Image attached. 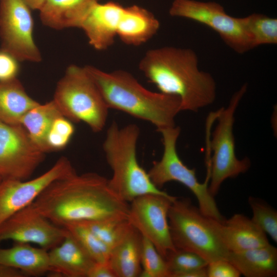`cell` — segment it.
Masks as SVG:
<instances>
[{
  "mask_svg": "<svg viewBox=\"0 0 277 277\" xmlns=\"http://www.w3.org/2000/svg\"><path fill=\"white\" fill-rule=\"evenodd\" d=\"M60 227L69 223L128 217L129 203L110 188L105 177L95 172L76 173L49 185L32 203Z\"/></svg>",
  "mask_w": 277,
  "mask_h": 277,
  "instance_id": "6da1fadb",
  "label": "cell"
},
{
  "mask_svg": "<svg viewBox=\"0 0 277 277\" xmlns=\"http://www.w3.org/2000/svg\"><path fill=\"white\" fill-rule=\"evenodd\" d=\"M139 69L162 93L178 97L181 111L196 112L216 97L212 76L199 68L195 52L189 48L165 46L148 50Z\"/></svg>",
  "mask_w": 277,
  "mask_h": 277,
  "instance_id": "7a4b0ae2",
  "label": "cell"
},
{
  "mask_svg": "<svg viewBox=\"0 0 277 277\" xmlns=\"http://www.w3.org/2000/svg\"><path fill=\"white\" fill-rule=\"evenodd\" d=\"M85 67L109 109L149 122L158 131L175 126V116L181 111L178 97L150 91L123 70L108 72L92 66Z\"/></svg>",
  "mask_w": 277,
  "mask_h": 277,
  "instance_id": "3957f363",
  "label": "cell"
},
{
  "mask_svg": "<svg viewBox=\"0 0 277 277\" xmlns=\"http://www.w3.org/2000/svg\"><path fill=\"white\" fill-rule=\"evenodd\" d=\"M139 127L130 124L121 127L115 121L108 127L103 144L106 161L112 171L108 180L110 188L129 203L146 194L167 195L151 182L148 172L139 164L136 156Z\"/></svg>",
  "mask_w": 277,
  "mask_h": 277,
  "instance_id": "277c9868",
  "label": "cell"
},
{
  "mask_svg": "<svg viewBox=\"0 0 277 277\" xmlns=\"http://www.w3.org/2000/svg\"><path fill=\"white\" fill-rule=\"evenodd\" d=\"M168 223L176 249L194 252L208 263L227 260L230 251L222 242L215 221L202 213L188 197H176L169 210Z\"/></svg>",
  "mask_w": 277,
  "mask_h": 277,
  "instance_id": "5b68a950",
  "label": "cell"
},
{
  "mask_svg": "<svg viewBox=\"0 0 277 277\" xmlns=\"http://www.w3.org/2000/svg\"><path fill=\"white\" fill-rule=\"evenodd\" d=\"M63 116L72 122H83L92 131L103 130L108 107L85 66L71 65L58 82L53 98Z\"/></svg>",
  "mask_w": 277,
  "mask_h": 277,
  "instance_id": "8992f818",
  "label": "cell"
},
{
  "mask_svg": "<svg viewBox=\"0 0 277 277\" xmlns=\"http://www.w3.org/2000/svg\"><path fill=\"white\" fill-rule=\"evenodd\" d=\"M159 132L162 135L163 152L160 160L154 162L148 172L151 182L160 189L168 182L180 183L194 194L199 203V208L203 214L217 221H223L225 219L220 212L214 196L209 190L210 174H207L204 183H200L195 170L187 167L179 156L176 142L180 134V128L175 126Z\"/></svg>",
  "mask_w": 277,
  "mask_h": 277,
  "instance_id": "52a82bcc",
  "label": "cell"
},
{
  "mask_svg": "<svg viewBox=\"0 0 277 277\" xmlns=\"http://www.w3.org/2000/svg\"><path fill=\"white\" fill-rule=\"evenodd\" d=\"M246 90L247 85H243L234 93L227 107L218 110L217 124L207 142L208 150L212 152L211 158H207L210 164L208 188L213 196L224 181L246 172L250 167L249 159L240 160L236 156L233 131L234 114Z\"/></svg>",
  "mask_w": 277,
  "mask_h": 277,
  "instance_id": "ba28073f",
  "label": "cell"
},
{
  "mask_svg": "<svg viewBox=\"0 0 277 277\" xmlns=\"http://www.w3.org/2000/svg\"><path fill=\"white\" fill-rule=\"evenodd\" d=\"M169 13L172 16L186 18L208 26L238 53L243 54L252 49L246 17H235L228 15L217 3L174 0Z\"/></svg>",
  "mask_w": 277,
  "mask_h": 277,
  "instance_id": "9c48e42d",
  "label": "cell"
},
{
  "mask_svg": "<svg viewBox=\"0 0 277 277\" xmlns=\"http://www.w3.org/2000/svg\"><path fill=\"white\" fill-rule=\"evenodd\" d=\"M176 197L149 193L135 198L129 204L128 219L142 235L150 241L165 260L176 249L170 236L168 212Z\"/></svg>",
  "mask_w": 277,
  "mask_h": 277,
  "instance_id": "30bf717a",
  "label": "cell"
},
{
  "mask_svg": "<svg viewBox=\"0 0 277 277\" xmlns=\"http://www.w3.org/2000/svg\"><path fill=\"white\" fill-rule=\"evenodd\" d=\"M31 10L23 0H0L1 49L18 62L38 63L42 55L33 36Z\"/></svg>",
  "mask_w": 277,
  "mask_h": 277,
  "instance_id": "8fae6325",
  "label": "cell"
},
{
  "mask_svg": "<svg viewBox=\"0 0 277 277\" xmlns=\"http://www.w3.org/2000/svg\"><path fill=\"white\" fill-rule=\"evenodd\" d=\"M45 154L21 125L0 121V177L28 180L43 162Z\"/></svg>",
  "mask_w": 277,
  "mask_h": 277,
  "instance_id": "7c38bea8",
  "label": "cell"
},
{
  "mask_svg": "<svg viewBox=\"0 0 277 277\" xmlns=\"http://www.w3.org/2000/svg\"><path fill=\"white\" fill-rule=\"evenodd\" d=\"M75 173L70 161L62 156L49 170L33 179L2 180L0 182V225L32 204L52 182Z\"/></svg>",
  "mask_w": 277,
  "mask_h": 277,
  "instance_id": "4fadbf2b",
  "label": "cell"
},
{
  "mask_svg": "<svg viewBox=\"0 0 277 277\" xmlns=\"http://www.w3.org/2000/svg\"><path fill=\"white\" fill-rule=\"evenodd\" d=\"M68 233L66 228L52 223L31 204L0 225V243L6 240L33 243L48 251L60 244Z\"/></svg>",
  "mask_w": 277,
  "mask_h": 277,
  "instance_id": "5bb4252c",
  "label": "cell"
},
{
  "mask_svg": "<svg viewBox=\"0 0 277 277\" xmlns=\"http://www.w3.org/2000/svg\"><path fill=\"white\" fill-rule=\"evenodd\" d=\"M124 9V7L112 2H98L92 8L80 28L94 49L105 50L113 44Z\"/></svg>",
  "mask_w": 277,
  "mask_h": 277,
  "instance_id": "9a60e30c",
  "label": "cell"
},
{
  "mask_svg": "<svg viewBox=\"0 0 277 277\" xmlns=\"http://www.w3.org/2000/svg\"><path fill=\"white\" fill-rule=\"evenodd\" d=\"M217 233L230 252H239L269 245L267 234L243 214L236 213L222 222L215 220Z\"/></svg>",
  "mask_w": 277,
  "mask_h": 277,
  "instance_id": "2e32d148",
  "label": "cell"
},
{
  "mask_svg": "<svg viewBox=\"0 0 277 277\" xmlns=\"http://www.w3.org/2000/svg\"><path fill=\"white\" fill-rule=\"evenodd\" d=\"M48 254L49 273L58 276L88 277L95 263L69 232L60 244L48 250Z\"/></svg>",
  "mask_w": 277,
  "mask_h": 277,
  "instance_id": "e0dca14e",
  "label": "cell"
},
{
  "mask_svg": "<svg viewBox=\"0 0 277 277\" xmlns=\"http://www.w3.org/2000/svg\"><path fill=\"white\" fill-rule=\"evenodd\" d=\"M100 0H46L39 10L42 23L56 30L80 28L95 4Z\"/></svg>",
  "mask_w": 277,
  "mask_h": 277,
  "instance_id": "ac0fdd59",
  "label": "cell"
},
{
  "mask_svg": "<svg viewBox=\"0 0 277 277\" xmlns=\"http://www.w3.org/2000/svg\"><path fill=\"white\" fill-rule=\"evenodd\" d=\"M160 24L148 10L136 5L124 7L117 29V35L125 44L139 46L151 39Z\"/></svg>",
  "mask_w": 277,
  "mask_h": 277,
  "instance_id": "d6986e66",
  "label": "cell"
},
{
  "mask_svg": "<svg viewBox=\"0 0 277 277\" xmlns=\"http://www.w3.org/2000/svg\"><path fill=\"white\" fill-rule=\"evenodd\" d=\"M143 236L132 225L110 252L108 263L116 277H140Z\"/></svg>",
  "mask_w": 277,
  "mask_h": 277,
  "instance_id": "ffe728a7",
  "label": "cell"
},
{
  "mask_svg": "<svg viewBox=\"0 0 277 277\" xmlns=\"http://www.w3.org/2000/svg\"><path fill=\"white\" fill-rule=\"evenodd\" d=\"M227 260L246 277H276L277 249L269 245L239 252H230Z\"/></svg>",
  "mask_w": 277,
  "mask_h": 277,
  "instance_id": "44dd1931",
  "label": "cell"
},
{
  "mask_svg": "<svg viewBox=\"0 0 277 277\" xmlns=\"http://www.w3.org/2000/svg\"><path fill=\"white\" fill-rule=\"evenodd\" d=\"M0 263L18 269L28 276H40L50 270L48 251L29 243L15 242L8 248H0Z\"/></svg>",
  "mask_w": 277,
  "mask_h": 277,
  "instance_id": "7402d4cb",
  "label": "cell"
},
{
  "mask_svg": "<svg viewBox=\"0 0 277 277\" xmlns=\"http://www.w3.org/2000/svg\"><path fill=\"white\" fill-rule=\"evenodd\" d=\"M39 103L31 97L17 78L0 82V121L21 125L24 115Z\"/></svg>",
  "mask_w": 277,
  "mask_h": 277,
  "instance_id": "603a6c76",
  "label": "cell"
},
{
  "mask_svg": "<svg viewBox=\"0 0 277 277\" xmlns=\"http://www.w3.org/2000/svg\"><path fill=\"white\" fill-rule=\"evenodd\" d=\"M63 115L53 100L40 103L29 110L23 117L21 125L30 138L43 152H49L46 138L54 121Z\"/></svg>",
  "mask_w": 277,
  "mask_h": 277,
  "instance_id": "cb8c5ba5",
  "label": "cell"
},
{
  "mask_svg": "<svg viewBox=\"0 0 277 277\" xmlns=\"http://www.w3.org/2000/svg\"><path fill=\"white\" fill-rule=\"evenodd\" d=\"M91 231L111 250L131 227L128 217H111L77 222Z\"/></svg>",
  "mask_w": 277,
  "mask_h": 277,
  "instance_id": "d4e9b609",
  "label": "cell"
},
{
  "mask_svg": "<svg viewBox=\"0 0 277 277\" xmlns=\"http://www.w3.org/2000/svg\"><path fill=\"white\" fill-rule=\"evenodd\" d=\"M246 18L252 49L262 45L277 44L276 18L260 13H253Z\"/></svg>",
  "mask_w": 277,
  "mask_h": 277,
  "instance_id": "484cf974",
  "label": "cell"
},
{
  "mask_svg": "<svg viewBox=\"0 0 277 277\" xmlns=\"http://www.w3.org/2000/svg\"><path fill=\"white\" fill-rule=\"evenodd\" d=\"M64 228L78 242L95 262L108 261L110 249L86 227L78 222L65 224Z\"/></svg>",
  "mask_w": 277,
  "mask_h": 277,
  "instance_id": "4316f807",
  "label": "cell"
},
{
  "mask_svg": "<svg viewBox=\"0 0 277 277\" xmlns=\"http://www.w3.org/2000/svg\"><path fill=\"white\" fill-rule=\"evenodd\" d=\"M248 203L252 212L251 220L276 243V210L266 202L258 197L250 196Z\"/></svg>",
  "mask_w": 277,
  "mask_h": 277,
  "instance_id": "83f0119b",
  "label": "cell"
},
{
  "mask_svg": "<svg viewBox=\"0 0 277 277\" xmlns=\"http://www.w3.org/2000/svg\"><path fill=\"white\" fill-rule=\"evenodd\" d=\"M140 277H169L166 262L153 244L143 236Z\"/></svg>",
  "mask_w": 277,
  "mask_h": 277,
  "instance_id": "f1b7e54d",
  "label": "cell"
},
{
  "mask_svg": "<svg viewBox=\"0 0 277 277\" xmlns=\"http://www.w3.org/2000/svg\"><path fill=\"white\" fill-rule=\"evenodd\" d=\"M169 277H177L184 272L205 267L208 263L197 254L187 250L176 249L166 258Z\"/></svg>",
  "mask_w": 277,
  "mask_h": 277,
  "instance_id": "f546056e",
  "label": "cell"
},
{
  "mask_svg": "<svg viewBox=\"0 0 277 277\" xmlns=\"http://www.w3.org/2000/svg\"><path fill=\"white\" fill-rule=\"evenodd\" d=\"M75 128L72 122L63 115L53 122L46 138L49 151L59 150L65 147L72 138Z\"/></svg>",
  "mask_w": 277,
  "mask_h": 277,
  "instance_id": "4dcf8cb0",
  "label": "cell"
},
{
  "mask_svg": "<svg viewBox=\"0 0 277 277\" xmlns=\"http://www.w3.org/2000/svg\"><path fill=\"white\" fill-rule=\"evenodd\" d=\"M207 277H239L241 273L228 260L221 259L209 263Z\"/></svg>",
  "mask_w": 277,
  "mask_h": 277,
  "instance_id": "1f68e13d",
  "label": "cell"
},
{
  "mask_svg": "<svg viewBox=\"0 0 277 277\" xmlns=\"http://www.w3.org/2000/svg\"><path fill=\"white\" fill-rule=\"evenodd\" d=\"M18 62L10 54L0 49V82L16 78L19 70Z\"/></svg>",
  "mask_w": 277,
  "mask_h": 277,
  "instance_id": "d6a6232c",
  "label": "cell"
},
{
  "mask_svg": "<svg viewBox=\"0 0 277 277\" xmlns=\"http://www.w3.org/2000/svg\"><path fill=\"white\" fill-rule=\"evenodd\" d=\"M88 277H116L108 261L95 262L90 270Z\"/></svg>",
  "mask_w": 277,
  "mask_h": 277,
  "instance_id": "836d02e7",
  "label": "cell"
},
{
  "mask_svg": "<svg viewBox=\"0 0 277 277\" xmlns=\"http://www.w3.org/2000/svg\"><path fill=\"white\" fill-rule=\"evenodd\" d=\"M24 272L15 268L0 263V277H26Z\"/></svg>",
  "mask_w": 277,
  "mask_h": 277,
  "instance_id": "e575fe53",
  "label": "cell"
},
{
  "mask_svg": "<svg viewBox=\"0 0 277 277\" xmlns=\"http://www.w3.org/2000/svg\"><path fill=\"white\" fill-rule=\"evenodd\" d=\"M177 277H207V266L182 273Z\"/></svg>",
  "mask_w": 277,
  "mask_h": 277,
  "instance_id": "d590c367",
  "label": "cell"
},
{
  "mask_svg": "<svg viewBox=\"0 0 277 277\" xmlns=\"http://www.w3.org/2000/svg\"><path fill=\"white\" fill-rule=\"evenodd\" d=\"M31 10H39L44 5L46 0H23Z\"/></svg>",
  "mask_w": 277,
  "mask_h": 277,
  "instance_id": "8d00e7d4",
  "label": "cell"
},
{
  "mask_svg": "<svg viewBox=\"0 0 277 277\" xmlns=\"http://www.w3.org/2000/svg\"><path fill=\"white\" fill-rule=\"evenodd\" d=\"M2 180V179L0 177V182Z\"/></svg>",
  "mask_w": 277,
  "mask_h": 277,
  "instance_id": "74e56055",
  "label": "cell"
}]
</instances>
